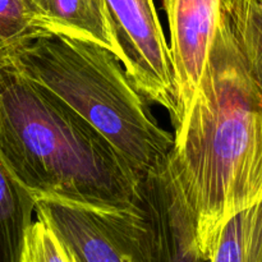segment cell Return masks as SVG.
Instances as JSON below:
<instances>
[{
	"label": "cell",
	"instance_id": "6da1fadb",
	"mask_svg": "<svg viewBox=\"0 0 262 262\" xmlns=\"http://www.w3.org/2000/svg\"><path fill=\"white\" fill-rule=\"evenodd\" d=\"M173 137L166 176L197 252L210 262L225 224L262 202V91L222 9L199 89Z\"/></svg>",
	"mask_w": 262,
	"mask_h": 262
},
{
	"label": "cell",
	"instance_id": "7a4b0ae2",
	"mask_svg": "<svg viewBox=\"0 0 262 262\" xmlns=\"http://www.w3.org/2000/svg\"><path fill=\"white\" fill-rule=\"evenodd\" d=\"M0 159L35 201L95 210L135 206L140 181L60 99L0 61Z\"/></svg>",
	"mask_w": 262,
	"mask_h": 262
},
{
	"label": "cell",
	"instance_id": "3957f363",
	"mask_svg": "<svg viewBox=\"0 0 262 262\" xmlns=\"http://www.w3.org/2000/svg\"><path fill=\"white\" fill-rule=\"evenodd\" d=\"M55 95L96 129L138 181L165 169L174 137L151 114L114 53L94 42L46 35L0 59Z\"/></svg>",
	"mask_w": 262,
	"mask_h": 262
},
{
	"label": "cell",
	"instance_id": "277c9868",
	"mask_svg": "<svg viewBox=\"0 0 262 262\" xmlns=\"http://www.w3.org/2000/svg\"><path fill=\"white\" fill-rule=\"evenodd\" d=\"M35 214L53 229L76 262H150L136 204L127 210H95L37 200Z\"/></svg>",
	"mask_w": 262,
	"mask_h": 262
},
{
	"label": "cell",
	"instance_id": "5b68a950",
	"mask_svg": "<svg viewBox=\"0 0 262 262\" xmlns=\"http://www.w3.org/2000/svg\"><path fill=\"white\" fill-rule=\"evenodd\" d=\"M110 12L120 61L147 101L166 110L174 128L179 100L168 40L154 0H105Z\"/></svg>",
	"mask_w": 262,
	"mask_h": 262
},
{
	"label": "cell",
	"instance_id": "8992f818",
	"mask_svg": "<svg viewBox=\"0 0 262 262\" xmlns=\"http://www.w3.org/2000/svg\"><path fill=\"white\" fill-rule=\"evenodd\" d=\"M179 100V128L205 72L220 19L222 0H161Z\"/></svg>",
	"mask_w": 262,
	"mask_h": 262
},
{
	"label": "cell",
	"instance_id": "52a82bcc",
	"mask_svg": "<svg viewBox=\"0 0 262 262\" xmlns=\"http://www.w3.org/2000/svg\"><path fill=\"white\" fill-rule=\"evenodd\" d=\"M150 262H209L199 255L189 220L166 171L143 179L136 200Z\"/></svg>",
	"mask_w": 262,
	"mask_h": 262
},
{
	"label": "cell",
	"instance_id": "ba28073f",
	"mask_svg": "<svg viewBox=\"0 0 262 262\" xmlns=\"http://www.w3.org/2000/svg\"><path fill=\"white\" fill-rule=\"evenodd\" d=\"M49 32L94 42L119 58L120 50L105 0H32Z\"/></svg>",
	"mask_w": 262,
	"mask_h": 262
},
{
	"label": "cell",
	"instance_id": "9c48e42d",
	"mask_svg": "<svg viewBox=\"0 0 262 262\" xmlns=\"http://www.w3.org/2000/svg\"><path fill=\"white\" fill-rule=\"evenodd\" d=\"M36 201L0 159V262H22Z\"/></svg>",
	"mask_w": 262,
	"mask_h": 262
},
{
	"label": "cell",
	"instance_id": "30bf717a",
	"mask_svg": "<svg viewBox=\"0 0 262 262\" xmlns=\"http://www.w3.org/2000/svg\"><path fill=\"white\" fill-rule=\"evenodd\" d=\"M220 9L251 77L262 91V0H222Z\"/></svg>",
	"mask_w": 262,
	"mask_h": 262
},
{
	"label": "cell",
	"instance_id": "8fae6325",
	"mask_svg": "<svg viewBox=\"0 0 262 262\" xmlns=\"http://www.w3.org/2000/svg\"><path fill=\"white\" fill-rule=\"evenodd\" d=\"M210 262H262V202L225 224Z\"/></svg>",
	"mask_w": 262,
	"mask_h": 262
},
{
	"label": "cell",
	"instance_id": "7c38bea8",
	"mask_svg": "<svg viewBox=\"0 0 262 262\" xmlns=\"http://www.w3.org/2000/svg\"><path fill=\"white\" fill-rule=\"evenodd\" d=\"M49 32L32 0H0V59Z\"/></svg>",
	"mask_w": 262,
	"mask_h": 262
},
{
	"label": "cell",
	"instance_id": "4fadbf2b",
	"mask_svg": "<svg viewBox=\"0 0 262 262\" xmlns=\"http://www.w3.org/2000/svg\"><path fill=\"white\" fill-rule=\"evenodd\" d=\"M22 262H76L68 248L45 222L36 219L28 229Z\"/></svg>",
	"mask_w": 262,
	"mask_h": 262
}]
</instances>
